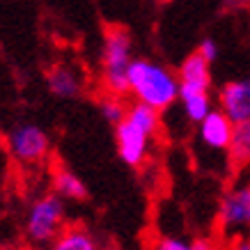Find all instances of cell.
Wrapping results in <instances>:
<instances>
[{"instance_id":"obj_1","label":"cell","mask_w":250,"mask_h":250,"mask_svg":"<svg viewBox=\"0 0 250 250\" xmlns=\"http://www.w3.org/2000/svg\"><path fill=\"white\" fill-rule=\"evenodd\" d=\"M129 90L136 101L166 113L179 101V76L161 62L133 58L129 67Z\"/></svg>"},{"instance_id":"obj_2","label":"cell","mask_w":250,"mask_h":250,"mask_svg":"<svg viewBox=\"0 0 250 250\" xmlns=\"http://www.w3.org/2000/svg\"><path fill=\"white\" fill-rule=\"evenodd\" d=\"M133 62V39L126 28L113 25L104 35L101 46V85L106 94H129V67Z\"/></svg>"},{"instance_id":"obj_3","label":"cell","mask_w":250,"mask_h":250,"mask_svg":"<svg viewBox=\"0 0 250 250\" xmlns=\"http://www.w3.org/2000/svg\"><path fill=\"white\" fill-rule=\"evenodd\" d=\"M67 205L55 190L35 197L25 213V236L32 246H51L64 229Z\"/></svg>"},{"instance_id":"obj_4","label":"cell","mask_w":250,"mask_h":250,"mask_svg":"<svg viewBox=\"0 0 250 250\" xmlns=\"http://www.w3.org/2000/svg\"><path fill=\"white\" fill-rule=\"evenodd\" d=\"M7 149L12 159L21 166H37L51 152V138L39 124L23 122L16 124L7 136Z\"/></svg>"},{"instance_id":"obj_5","label":"cell","mask_w":250,"mask_h":250,"mask_svg":"<svg viewBox=\"0 0 250 250\" xmlns=\"http://www.w3.org/2000/svg\"><path fill=\"white\" fill-rule=\"evenodd\" d=\"M218 228L229 236L250 229V184H234L223 193L218 202Z\"/></svg>"},{"instance_id":"obj_6","label":"cell","mask_w":250,"mask_h":250,"mask_svg":"<svg viewBox=\"0 0 250 250\" xmlns=\"http://www.w3.org/2000/svg\"><path fill=\"white\" fill-rule=\"evenodd\" d=\"M154 138L149 133H145L140 126H136L133 122L126 117L115 126V143H117V154L124 166L129 167H140L149 156Z\"/></svg>"},{"instance_id":"obj_7","label":"cell","mask_w":250,"mask_h":250,"mask_svg":"<svg viewBox=\"0 0 250 250\" xmlns=\"http://www.w3.org/2000/svg\"><path fill=\"white\" fill-rule=\"evenodd\" d=\"M218 108L229 117L232 124L250 122V78L228 81L218 90Z\"/></svg>"},{"instance_id":"obj_8","label":"cell","mask_w":250,"mask_h":250,"mask_svg":"<svg viewBox=\"0 0 250 250\" xmlns=\"http://www.w3.org/2000/svg\"><path fill=\"white\" fill-rule=\"evenodd\" d=\"M234 124L220 108H213L205 120L197 124V140L211 152H228L232 143Z\"/></svg>"},{"instance_id":"obj_9","label":"cell","mask_w":250,"mask_h":250,"mask_svg":"<svg viewBox=\"0 0 250 250\" xmlns=\"http://www.w3.org/2000/svg\"><path fill=\"white\" fill-rule=\"evenodd\" d=\"M46 87L58 99H76L83 92V76L71 64H53L46 74Z\"/></svg>"},{"instance_id":"obj_10","label":"cell","mask_w":250,"mask_h":250,"mask_svg":"<svg viewBox=\"0 0 250 250\" xmlns=\"http://www.w3.org/2000/svg\"><path fill=\"white\" fill-rule=\"evenodd\" d=\"M179 85L182 87H195V90H209L211 87V64L202 55L193 51L186 55V60L179 64Z\"/></svg>"},{"instance_id":"obj_11","label":"cell","mask_w":250,"mask_h":250,"mask_svg":"<svg viewBox=\"0 0 250 250\" xmlns=\"http://www.w3.org/2000/svg\"><path fill=\"white\" fill-rule=\"evenodd\" d=\"M179 104H182V110L190 124H200L213 110L209 90H195V87L179 85Z\"/></svg>"},{"instance_id":"obj_12","label":"cell","mask_w":250,"mask_h":250,"mask_svg":"<svg viewBox=\"0 0 250 250\" xmlns=\"http://www.w3.org/2000/svg\"><path fill=\"white\" fill-rule=\"evenodd\" d=\"M48 250H101V243L87 228L71 225L55 236V241L48 246Z\"/></svg>"},{"instance_id":"obj_13","label":"cell","mask_w":250,"mask_h":250,"mask_svg":"<svg viewBox=\"0 0 250 250\" xmlns=\"http://www.w3.org/2000/svg\"><path fill=\"white\" fill-rule=\"evenodd\" d=\"M53 190L62 200H69V202H85L90 195L85 182L69 167H58L53 172Z\"/></svg>"},{"instance_id":"obj_14","label":"cell","mask_w":250,"mask_h":250,"mask_svg":"<svg viewBox=\"0 0 250 250\" xmlns=\"http://www.w3.org/2000/svg\"><path fill=\"white\" fill-rule=\"evenodd\" d=\"M126 120L133 122L136 126L149 133V136H156L161 131V113L156 108L147 106V104H140V101H133L129 108H126Z\"/></svg>"},{"instance_id":"obj_15","label":"cell","mask_w":250,"mask_h":250,"mask_svg":"<svg viewBox=\"0 0 250 250\" xmlns=\"http://www.w3.org/2000/svg\"><path fill=\"white\" fill-rule=\"evenodd\" d=\"M228 154H229V161L236 163V166L250 163V122L248 124H236L234 126Z\"/></svg>"},{"instance_id":"obj_16","label":"cell","mask_w":250,"mask_h":250,"mask_svg":"<svg viewBox=\"0 0 250 250\" xmlns=\"http://www.w3.org/2000/svg\"><path fill=\"white\" fill-rule=\"evenodd\" d=\"M126 104L122 101V97H115V94H106V97L99 101V113L101 117L108 122V124H113L117 126L124 117H126Z\"/></svg>"},{"instance_id":"obj_17","label":"cell","mask_w":250,"mask_h":250,"mask_svg":"<svg viewBox=\"0 0 250 250\" xmlns=\"http://www.w3.org/2000/svg\"><path fill=\"white\" fill-rule=\"evenodd\" d=\"M197 53L202 55L209 64H213V62L218 60L220 48H218V44H216V39L207 37V39H202V42H200V46H197Z\"/></svg>"},{"instance_id":"obj_18","label":"cell","mask_w":250,"mask_h":250,"mask_svg":"<svg viewBox=\"0 0 250 250\" xmlns=\"http://www.w3.org/2000/svg\"><path fill=\"white\" fill-rule=\"evenodd\" d=\"M156 250H193V243L179 236H163L156 243Z\"/></svg>"},{"instance_id":"obj_19","label":"cell","mask_w":250,"mask_h":250,"mask_svg":"<svg viewBox=\"0 0 250 250\" xmlns=\"http://www.w3.org/2000/svg\"><path fill=\"white\" fill-rule=\"evenodd\" d=\"M193 250H223L218 243H213L211 239H197L193 241Z\"/></svg>"},{"instance_id":"obj_20","label":"cell","mask_w":250,"mask_h":250,"mask_svg":"<svg viewBox=\"0 0 250 250\" xmlns=\"http://www.w3.org/2000/svg\"><path fill=\"white\" fill-rule=\"evenodd\" d=\"M232 250H250V239L248 236H239L232 246Z\"/></svg>"},{"instance_id":"obj_21","label":"cell","mask_w":250,"mask_h":250,"mask_svg":"<svg viewBox=\"0 0 250 250\" xmlns=\"http://www.w3.org/2000/svg\"><path fill=\"white\" fill-rule=\"evenodd\" d=\"M156 2H167V0H156Z\"/></svg>"}]
</instances>
